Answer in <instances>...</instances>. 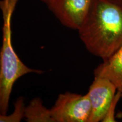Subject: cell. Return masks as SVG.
Returning a JSON list of instances; mask_svg holds the SVG:
<instances>
[{"mask_svg":"<svg viewBox=\"0 0 122 122\" xmlns=\"http://www.w3.org/2000/svg\"><path fill=\"white\" fill-rule=\"evenodd\" d=\"M50 111L54 122H88L91 105L87 94L66 92L59 94Z\"/></svg>","mask_w":122,"mask_h":122,"instance_id":"3","label":"cell"},{"mask_svg":"<svg viewBox=\"0 0 122 122\" xmlns=\"http://www.w3.org/2000/svg\"><path fill=\"white\" fill-rule=\"evenodd\" d=\"M117 92L115 85L107 79L94 77L86 93L91 105L88 122L102 121Z\"/></svg>","mask_w":122,"mask_h":122,"instance_id":"5","label":"cell"},{"mask_svg":"<svg viewBox=\"0 0 122 122\" xmlns=\"http://www.w3.org/2000/svg\"><path fill=\"white\" fill-rule=\"evenodd\" d=\"M41 1H42V2H44V3H45L46 4H47V3H48L49 1H50V0H40Z\"/></svg>","mask_w":122,"mask_h":122,"instance_id":"11","label":"cell"},{"mask_svg":"<svg viewBox=\"0 0 122 122\" xmlns=\"http://www.w3.org/2000/svg\"><path fill=\"white\" fill-rule=\"evenodd\" d=\"M24 118L28 122H54L50 109L44 106L39 97L33 98L25 106Z\"/></svg>","mask_w":122,"mask_h":122,"instance_id":"7","label":"cell"},{"mask_svg":"<svg viewBox=\"0 0 122 122\" xmlns=\"http://www.w3.org/2000/svg\"><path fill=\"white\" fill-rule=\"evenodd\" d=\"M19 0H2V45L0 51V113L6 114L13 85L22 76L30 73L42 74L40 70L27 67L22 62L12 44L11 19Z\"/></svg>","mask_w":122,"mask_h":122,"instance_id":"2","label":"cell"},{"mask_svg":"<svg viewBox=\"0 0 122 122\" xmlns=\"http://www.w3.org/2000/svg\"><path fill=\"white\" fill-rule=\"evenodd\" d=\"M79 37L89 53L103 60L122 47V5L93 0Z\"/></svg>","mask_w":122,"mask_h":122,"instance_id":"1","label":"cell"},{"mask_svg":"<svg viewBox=\"0 0 122 122\" xmlns=\"http://www.w3.org/2000/svg\"><path fill=\"white\" fill-rule=\"evenodd\" d=\"M25 106L24 99L20 97L14 102V110L10 115H0L1 122H20L24 118Z\"/></svg>","mask_w":122,"mask_h":122,"instance_id":"8","label":"cell"},{"mask_svg":"<svg viewBox=\"0 0 122 122\" xmlns=\"http://www.w3.org/2000/svg\"><path fill=\"white\" fill-rule=\"evenodd\" d=\"M94 76L104 77L112 82L122 99V47L96 67Z\"/></svg>","mask_w":122,"mask_h":122,"instance_id":"6","label":"cell"},{"mask_svg":"<svg viewBox=\"0 0 122 122\" xmlns=\"http://www.w3.org/2000/svg\"><path fill=\"white\" fill-rule=\"evenodd\" d=\"M122 98L121 94L119 92L117 91L115 96H114L113 100L111 102L110 106H109V109L107 111L104 118L103 119V122H116L115 118V111L117 105L118 104L119 101Z\"/></svg>","mask_w":122,"mask_h":122,"instance_id":"9","label":"cell"},{"mask_svg":"<svg viewBox=\"0 0 122 122\" xmlns=\"http://www.w3.org/2000/svg\"><path fill=\"white\" fill-rule=\"evenodd\" d=\"M93 0H50L49 10L65 27L78 30L84 22Z\"/></svg>","mask_w":122,"mask_h":122,"instance_id":"4","label":"cell"},{"mask_svg":"<svg viewBox=\"0 0 122 122\" xmlns=\"http://www.w3.org/2000/svg\"><path fill=\"white\" fill-rule=\"evenodd\" d=\"M105 1H109V2L114 3L119 5H122V0H105Z\"/></svg>","mask_w":122,"mask_h":122,"instance_id":"10","label":"cell"}]
</instances>
